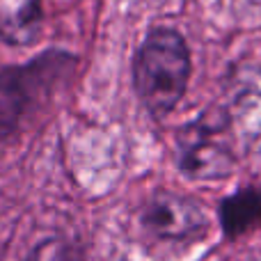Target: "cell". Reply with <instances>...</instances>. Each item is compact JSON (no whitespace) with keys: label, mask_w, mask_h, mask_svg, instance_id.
<instances>
[{"label":"cell","mask_w":261,"mask_h":261,"mask_svg":"<svg viewBox=\"0 0 261 261\" xmlns=\"http://www.w3.org/2000/svg\"><path fill=\"white\" fill-rule=\"evenodd\" d=\"M179 167L197 181L225 179L234 170V156L225 144L211 138V128L202 119L179 135Z\"/></svg>","instance_id":"cell-4"},{"label":"cell","mask_w":261,"mask_h":261,"mask_svg":"<svg viewBox=\"0 0 261 261\" xmlns=\"http://www.w3.org/2000/svg\"><path fill=\"white\" fill-rule=\"evenodd\" d=\"M41 0H0V39L9 46H30L39 37Z\"/></svg>","instance_id":"cell-6"},{"label":"cell","mask_w":261,"mask_h":261,"mask_svg":"<svg viewBox=\"0 0 261 261\" xmlns=\"http://www.w3.org/2000/svg\"><path fill=\"white\" fill-rule=\"evenodd\" d=\"M227 124L241 147L261 151V71L245 69L234 78L227 103Z\"/></svg>","instance_id":"cell-5"},{"label":"cell","mask_w":261,"mask_h":261,"mask_svg":"<svg viewBox=\"0 0 261 261\" xmlns=\"http://www.w3.org/2000/svg\"><path fill=\"white\" fill-rule=\"evenodd\" d=\"M220 222L229 239L254 231L261 227V190L243 188L231 197L222 199L220 204Z\"/></svg>","instance_id":"cell-7"},{"label":"cell","mask_w":261,"mask_h":261,"mask_svg":"<svg viewBox=\"0 0 261 261\" xmlns=\"http://www.w3.org/2000/svg\"><path fill=\"white\" fill-rule=\"evenodd\" d=\"M190 78V50L172 28H156L133 60V87L147 113L163 119L184 99Z\"/></svg>","instance_id":"cell-1"},{"label":"cell","mask_w":261,"mask_h":261,"mask_svg":"<svg viewBox=\"0 0 261 261\" xmlns=\"http://www.w3.org/2000/svg\"><path fill=\"white\" fill-rule=\"evenodd\" d=\"M142 225L165 241H193L208 229L206 211L199 202L170 190H158L142 208Z\"/></svg>","instance_id":"cell-3"},{"label":"cell","mask_w":261,"mask_h":261,"mask_svg":"<svg viewBox=\"0 0 261 261\" xmlns=\"http://www.w3.org/2000/svg\"><path fill=\"white\" fill-rule=\"evenodd\" d=\"M73 67V58L62 50H46L21 67L0 69V140L14 135L21 122L48 96L50 87Z\"/></svg>","instance_id":"cell-2"}]
</instances>
